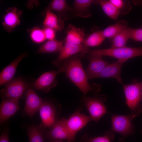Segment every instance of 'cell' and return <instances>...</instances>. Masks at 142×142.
<instances>
[{
	"label": "cell",
	"instance_id": "6da1fadb",
	"mask_svg": "<svg viewBox=\"0 0 142 142\" xmlns=\"http://www.w3.org/2000/svg\"><path fill=\"white\" fill-rule=\"evenodd\" d=\"M80 58V56H75L68 59L59 70L60 73H65L67 77L86 95L89 92L93 91L94 89L88 82Z\"/></svg>",
	"mask_w": 142,
	"mask_h": 142
},
{
	"label": "cell",
	"instance_id": "7a4b0ae2",
	"mask_svg": "<svg viewBox=\"0 0 142 142\" xmlns=\"http://www.w3.org/2000/svg\"><path fill=\"white\" fill-rule=\"evenodd\" d=\"M61 110L60 105L55 99L48 98L43 99L39 111L45 128L50 129L58 121Z\"/></svg>",
	"mask_w": 142,
	"mask_h": 142
},
{
	"label": "cell",
	"instance_id": "3957f363",
	"mask_svg": "<svg viewBox=\"0 0 142 142\" xmlns=\"http://www.w3.org/2000/svg\"><path fill=\"white\" fill-rule=\"evenodd\" d=\"M90 55L113 57L118 60H126L135 57L142 56V47H133L126 46L118 48H111L89 50Z\"/></svg>",
	"mask_w": 142,
	"mask_h": 142
},
{
	"label": "cell",
	"instance_id": "277c9868",
	"mask_svg": "<svg viewBox=\"0 0 142 142\" xmlns=\"http://www.w3.org/2000/svg\"><path fill=\"white\" fill-rule=\"evenodd\" d=\"M105 100V96L103 95L92 97L84 95L81 98L82 102L86 108L92 120L96 123L107 113L104 104Z\"/></svg>",
	"mask_w": 142,
	"mask_h": 142
},
{
	"label": "cell",
	"instance_id": "5b68a950",
	"mask_svg": "<svg viewBox=\"0 0 142 142\" xmlns=\"http://www.w3.org/2000/svg\"><path fill=\"white\" fill-rule=\"evenodd\" d=\"M81 108H79L68 119H65L66 126L72 138L75 139L77 133L85 126L88 123L92 121L90 116L81 113Z\"/></svg>",
	"mask_w": 142,
	"mask_h": 142
},
{
	"label": "cell",
	"instance_id": "8992f818",
	"mask_svg": "<svg viewBox=\"0 0 142 142\" xmlns=\"http://www.w3.org/2000/svg\"><path fill=\"white\" fill-rule=\"evenodd\" d=\"M137 115L135 114L128 115H112L111 130L124 136L132 134L133 131L132 120Z\"/></svg>",
	"mask_w": 142,
	"mask_h": 142
},
{
	"label": "cell",
	"instance_id": "52a82bcc",
	"mask_svg": "<svg viewBox=\"0 0 142 142\" xmlns=\"http://www.w3.org/2000/svg\"><path fill=\"white\" fill-rule=\"evenodd\" d=\"M5 88L1 91L2 98L3 99H19L27 87L24 80L20 78L11 80L4 84Z\"/></svg>",
	"mask_w": 142,
	"mask_h": 142
},
{
	"label": "cell",
	"instance_id": "ba28073f",
	"mask_svg": "<svg viewBox=\"0 0 142 142\" xmlns=\"http://www.w3.org/2000/svg\"><path fill=\"white\" fill-rule=\"evenodd\" d=\"M122 84L126 104L133 111H135L142 99V82L129 84Z\"/></svg>",
	"mask_w": 142,
	"mask_h": 142
},
{
	"label": "cell",
	"instance_id": "9c48e42d",
	"mask_svg": "<svg viewBox=\"0 0 142 142\" xmlns=\"http://www.w3.org/2000/svg\"><path fill=\"white\" fill-rule=\"evenodd\" d=\"M66 118L59 120L49 130H45V138L50 140H65L67 142H73L65 124Z\"/></svg>",
	"mask_w": 142,
	"mask_h": 142
},
{
	"label": "cell",
	"instance_id": "30bf717a",
	"mask_svg": "<svg viewBox=\"0 0 142 142\" xmlns=\"http://www.w3.org/2000/svg\"><path fill=\"white\" fill-rule=\"evenodd\" d=\"M89 50L83 43L78 44L65 42L58 57L52 63L54 66L59 67L65 59L71 56L78 53L84 54L87 53Z\"/></svg>",
	"mask_w": 142,
	"mask_h": 142
},
{
	"label": "cell",
	"instance_id": "8fae6325",
	"mask_svg": "<svg viewBox=\"0 0 142 142\" xmlns=\"http://www.w3.org/2000/svg\"><path fill=\"white\" fill-rule=\"evenodd\" d=\"M59 73L57 71L52 70L42 74L33 83V85L36 89L43 92H49L52 88L56 86L57 81L56 77Z\"/></svg>",
	"mask_w": 142,
	"mask_h": 142
},
{
	"label": "cell",
	"instance_id": "7c38bea8",
	"mask_svg": "<svg viewBox=\"0 0 142 142\" xmlns=\"http://www.w3.org/2000/svg\"><path fill=\"white\" fill-rule=\"evenodd\" d=\"M26 97L24 112L32 118L35 113L39 111L43 103V99L40 98L31 87L28 89Z\"/></svg>",
	"mask_w": 142,
	"mask_h": 142
},
{
	"label": "cell",
	"instance_id": "4fadbf2b",
	"mask_svg": "<svg viewBox=\"0 0 142 142\" xmlns=\"http://www.w3.org/2000/svg\"><path fill=\"white\" fill-rule=\"evenodd\" d=\"M22 12L16 7H9L6 9L3 18L2 25L7 32H11L20 24V16Z\"/></svg>",
	"mask_w": 142,
	"mask_h": 142
},
{
	"label": "cell",
	"instance_id": "5bb4252c",
	"mask_svg": "<svg viewBox=\"0 0 142 142\" xmlns=\"http://www.w3.org/2000/svg\"><path fill=\"white\" fill-rule=\"evenodd\" d=\"M19 109V99H4L0 104V124L13 115Z\"/></svg>",
	"mask_w": 142,
	"mask_h": 142
},
{
	"label": "cell",
	"instance_id": "9a60e30c",
	"mask_svg": "<svg viewBox=\"0 0 142 142\" xmlns=\"http://www.w3.org/2000/svg\"><path fill=\"white\" fill-rule=\"evenodd\" d=\"M126 61L124 60H118L115 62L109 64L95 78H113L122 84L120 76L121 70L123 64Z\"/></svg>",
	"mask_w": 142,
	"mask_h": 142
},
{
	"label": "cell",
	"instance_id": "2e32d148",
	"mask_svg": "<svg viewBox=\"0 0 142 142\" xmlns=\"http://www.w3.org/2000/svg\"><path fill=\"white\" fill-rule=\"evenodd\" d=\"M89 63L86 73L88 79L95 78L109 63L102 59V56L90 55Z\"/></svg>",
	"mask_w": 142,
	"mask_h": 142
},
{
	"label": "cell",
	"instance_id": "e0dca14e",
	"mask_svg": "<svg viewBox=\"0 0 142 142\" xmlns=\"http://www.w3.org/2000/svg\"><path fill=\"white\" fill-rule=\"evenodd\" d=\"M28 55L27 52L20 54L9 65L4 68L0 74V85H1L12 80L20 62Z\"/></svg>",
	"mask_w": 142,
	"mask_h": 142
},
{
	"label": "cell",
	"instance_id": "ac0fdd59",
	"mask_svg": "<svg viewBox=\"0 0 142 142\" xmlns=\"http://www.w3.org/2000/svg\"><path fill=\"white\" fill-rule=\"evenodd\" d=\"M95 2V0H75L71 12L73 13L74 17L83 18L90 17L92 16V13L90 7Z\"/></svg>",
	"mask_w": 142,
	"mask_h": 142
},
{
	"label": "cell",
	"instance_id": "d6986e66",
	"mask_svg": "<svg viewBox=\"0 0 142 142\" xmlns=\"http://www.w3.org/2000/svg\"><path fill=\"white\" fill-rule=\"evenodd\" d=\"M72 7H71L65 0H53L49 3L46 10L57 12L58 16L63 20L69 19V12H71Z\"/></svg>",
	"mask_w": 142,
	"mask_h": 142
},
{
	"label": "cell",
	"instance_id": "ffe728a7",
	"mask_svg": "<svg viewBox=\"0 0 142 142\" xmlns=\"http://www.w3.org/2000/svg\"><path fill=\"white\" fill-rule=\"evenodd\" d=\"M44 27L52 28L55 31H60L64 28V21L52 11L46 10L43 22Z\"/></svg>",
	"mask_w": 142,
	"mask_h": 142
},
{
	"label": "cell",
	"instance_id": "44dd1931",
	"mask_svg": "<svg viewBox=\"0 0 142 142\" xmlns=\"http://www.w3.org/2000/svg\"><path fill=\"white\" fill-rule=\"evenodd\" d=\"M84 37L83 29L77 28L72 24H69L66 31L65 42L81 44L83 43Z\"/></svg>",
	"mask_w": 142,
	"mask_h": 142
},
{
	"label": "cell",
	"instance_id": "7402d4cb",
	"mask_svg": "<svg viewBox=\"0 0 142 142\" xmlns=\"http://www.w3.org/2000/svg\"><path fill=\"white\" fill-rule=\"evenodd\" d=\"M45 128L42 123L29 126L27 130L29 142H44Z\"/></svg>",
	"mask_w": 142,
	"mask_h": 142
},
{
	"label": "cell",
	"instance_id": "603a6c76",
	"mask_svg": "<svg viewBox=\"0 0 142 142\" xmlns=\"http://www.w3.org/2000/svg\"><path fill=\"white\" fill-rule=\"evenodd\" d=\"M127 22L125 20H120L115 23L110 25L102 31L104 37L113 39L118 34L126 28Z\"/></svg>",
	"mask_w": 142,
	"mask_h": 142
},
{
	"label": "cell",
	"instance_id": "cb8c5ba5",
	"mask_svg": "<svg viewBox=\"0 0 142 142\" xmlns=\"http://www.w3.org/2000/svg\"><path fill=\"white\" fill-rule=\"evenodd\" d=\"M63 46V42L62 41L55 39L48 40L40 47L37 53L41 54L60 52Z\"/></svg>",
	"mask_w": 142,
	"mask_h": 142
},
{
	"label": "cell",
	"instance_id": "d4e9b609",
	"mask_svg": "<svg viewBox=\"0 0 142 142\" xmlns=\"http://www.w3.org/2000/svg\"><path fill=\"white\" fill-rule=\"evenodd\" d=\"M95 3L98 4L105 14L113 19L116 20L120 14L119 11L109 0H95Z\"/></svg>",
	"mask_w": 142,
	"mask_h": 142
},
{
	"label": "cell",
	"instance_id": "484cf974",
	"mask_svg": "<svg viewBox=\"0 0 142 142\" xmlns=\"http://www.w3.org/2000/svg\"><path fill=\"white\" fill-rule=\"evenodd\" d=\"M105 39L102 31H95L85 38L83 43L88 47L97 46L101 44Z\"/></svg>",
	"mask_w": 142,
	"mask_h": 142
},
{
	"label": "cell",
	"instance_id": "4316f807",
	"mask_svg": "<svg viewBox=\"0 0 142 142\" xmlns=\"http://www.w3.org/2000/svg\"><path fill=\"white\" fill-rule=\"evenodd\" d=\"M128 28V27L114 38L110 48H118L126 46L128 40L130 39Z\"/></svg>",
	"mask_w": 142,
	"mask_h": 142
},
{
	"label": "cell",
	"instance_id": "83f0119b",
	"mask_svg": "<svg viewBox=\"0 0 142 142\" xmlns=\"http://www.w3.org/2000/svg\"><path fill=\"white\" fill-rule=\"evenodd\" d=\"M114 137L113 133L106 131L103 136L90 137L85 133L81 137L79 142H111Z\"/></svg>",
	"mask_w": 142,
	"mask_h": 142
},
{
	"label": "cell",
	"instance_id": "f1b7e54d",
	"mask_svg": "<svg viewBox=\"0 0 142 142\" xmlns=\"http://www.w3.org/2000/svg\"><path fill=\"white\" fill-rule=\"evenodd\" d=\"M30 36L31 40L36 43H43L46 39L43 29L38 26L34 27L31 29Z\"/></svg>",
	"mask_w": 142,
	"mask_h": 142
},
{
	"label": "cell",
	"instance_id": "f546056e",
	"mask_svg": "<svg viewBox=\"0 0 142 142\" xmlns=\"http://www.w3.org/2000/svg\"><path fill=\"white\" fill-rule=\"evenodd\" d=\"M119 11L120 14H126L130 10L131 6L128 1L122 0H110Z\"/></svg>",
	"mask_w": 142,
	"mask_h": 142
},
{
	"label": "cell",
	"instance_id": "4dcf8cb0",
	"mask_svg": "<svg viewBox=\"0 0 142 142\" xmlns=\"http://www.w3.org/2000/svg\"><path fill=\"white\" fill-rule=\"evenodd\" d=\"M130 38L137 42H142V28H134L128 27Z\"/></svg>",
	"mask_w": 142,
	"mask_h": 142
},
{
	"label": "cell",
	"instance_id": "1f68e13d",
	"mask_svg": "<svg viewBox=\"0 0 142 142\" xmlns=\"http://www.w3.org/2000/svg\"><path fill=\"white\" fill-rule=\"evenodd\" d=\"M43 29L46 39L48 40L55 39L56 31L48 27H44Z\"/></svg>",
	"mask_w": 142,
	"mask_h": 142
},
{
	"label": "cell",
	"instance_id": "d6a6232c",
	"mask_svg": "<svg viewBox=\"0 0 142 142\" xmlns=\"http://www.w3.org/2000/svg\"><path fill=\"white\" fill-rule=\"evenodd\" d=\"M0 142H9L7 131L4 130L2 133L0 137Z\"/></svg>",
	"mask_w": 142,
	"mask_h": 142
},
{
	"label": "cell",
	"instance_id": "836d02e7",
	"mask_svg": "<svg viewBox=\"0 0 142 142\" xmlns=\"http://www.w3.org/2000/svg\"><path fill=\"white\" fill-rule=\"evenodd\" d=\"M50 142H64L62 140H51Z\"/></svg>",
	"mask_w": 142,
	"mask_h": 142
},
{
	"label": "cell",
	"instance_id": "e575fe53",
	"mask_svg": "<svg viewBox=\"0 0 142 142\" xmlns=\"http://www.w3.org/2000/svg\"><path fill=\"white\" fill-rule=\"evenodd\" d=\"M139 3L142 6V1H139Z\"/></svg>",
	"mask_w": 142,
	"mask_h": 142
},
{
	"label": "cell",
	"instance_id": "d590c367",
	"mask_svg": "<svg viewBox=\"0 0 142 142\" xmlns=\"http://www.w3.org/2000/svg\"><path fill=\"white\" fill-rule=\"evenodd\" d=\"M141 95H142V90Z\"/></svg>",
	"mask_w": 142,
	"mask_h": 142
}]
</instances>
